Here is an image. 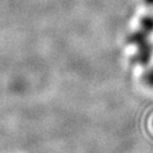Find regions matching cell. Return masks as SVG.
<instances>
[{"mask_svg": "<svg viewBox=\"0 0 153 153\" xmlns=\"http://www.w3.org/2000/svg\"><path fill=\"white\" fill-rule=\"evenodd\" d=\"M153 33V15L143 17L137 30L131 33L128 42L136 48L133 61L137 64L147 65L150 62L153 54V45L150 37Z\"/></svg>", "mask_w": 153, "mask_h": 153, "instance_id": "6da1fadb", "label": "cell"}, {"mask_svg": "<svg viewBox=\"0 0 153 153\" xmlns=\"http://www.w3.org/2000/svg\"><path fill=\"white\" fill-rule=\"evenodd\" d=\"M143 81L147 86L153 88V66L147 70L143 76Z\"/></svg>", "mask_w": 153, "mask_h": 153, "instance_id": "7a4b0ae2", "label": "cell"}, {"mask_svg": "<svg viewBox=\"0 0 153 153\" xmlns=\"http://www.w3.org/2000/svg\"><path fill=\"white\" fill-rule=\"evenodd\" d=\"M148 4H151V5H153V0H145Z\"/></svg>", "mask_w": 153, "mask_h": 153, "instance_id": "3957f363", "label": "cell"}]
</instances>
